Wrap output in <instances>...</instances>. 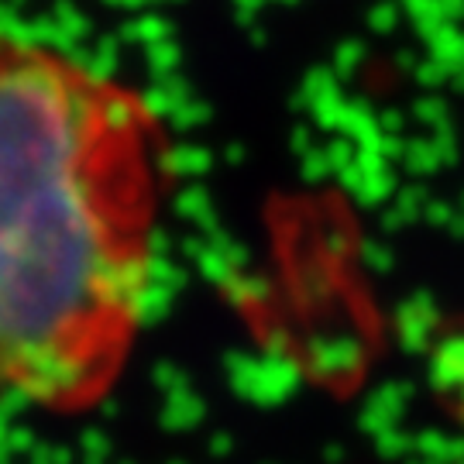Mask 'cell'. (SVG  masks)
Returning a JSON list of instances; mask_svg holds the SVG:
<instances>
[{
    "label": "cell",
    "mask_w": 464,
    "mask_h": 464,
    "mask_svg": "<svg viewBox=\"0 0 464 464\" xmlns=\"http://www.w3.org/2000/svg\"><path fill=\"white\" fill-rule=\"evenodd\" d=\"M169 138L138 86L0 24V402L97 410L149 324Z\"/></svg>",
    "instance_id": "obj_1"
}]
</instances>
